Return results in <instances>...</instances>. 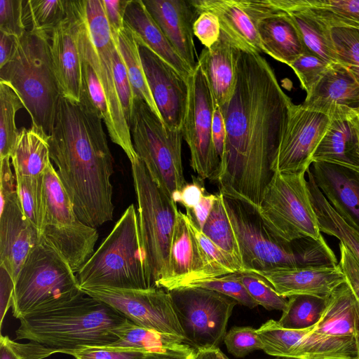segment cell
Wrapping results in <instances>:
<instances>
[{"label":"cell","instance_id":"1","mask_svg":"<svg viewBox=\"0 0 359 359\" xmlns=\"http://www.w3.org/2000/svg\"><path fill=\"white\" fill-rule=\"evenodd\" d=\"M292 104L267 61L240 50L233 93L220 107L226 147L215 180L219 192L259 208Z\"/></svg>","mask_w":359,"mask_h":359},{"label":"cell","instance_id":"2","mask_svg":"<svg viewBox=\"0 0 359 359\" xmlns=\"http://www.w3.org/2000/svg\"><path fill=\"white\" fill-rule=\"evenodd\" d=\"M102 119L87 99L61 95L49 135L50 156L80 220L97 228L113 219L114 160Z\"/></svg>","mask_w":359,"mask_h":359},{"label":"cell","instance_id":"3","mask_svg":"<svg viewBox=\"0 0 359 359\" xmlns=\"http://www.w3.org/2000/svg\"><path fill=\"white\" fill-rule=\"evenodd\" d=\"M127 319L102 301L86 293L52 310L20 320L18 340H27L53 353L86 347L107 346L118 339L116 331Z\"/></svg>","mask_w":359,"mask_h":359},{"label":"cell","instance_id":"4","mask_svg":"<svg viewBox=\"0 0 359 359\" xmlns=\"http://www.w3.org/2000/svg\"><path fill=\"white\" fill-rule=\"evenodd\" d=\"M222 196L238 244L243 271L338 264L323 236L318 239L304 237L283 241L270 232L254 205L240 198Z\"/></svg>","mask_w":359,"mask_h":359},{"label":"cell","instance_id":"5","mask_svg":"<svg viewBox=\"0 0 359 359\" xmlns=\"http://www.w3.org/2000/svg\"><path fill=\"white\" fill-rule=\"evenodd\" d=\"M50 36L27 30L15 39L13 53L0 68V82L11 86L30 115L32 126L48 136L61 91L50 51Z\"/></svg>","mask_w":359,"mask_h":359},{"label":"cell","instance_id":"6","mask_svg":"<svg viewBox=\"0 0 359 359\" xmlns=\"http://www.w3.org/2000/svg\"><path fill=\"white\" fill-rule=\"evenodd\" d=\"M76 278L81 290L152 287L133 204L126 208L109 234L76 273Z\"/></svg>","mask_w":359,"mask_h":359},{"label":"cell","instance_id":"7","mask_svg":"<svg viewBox=\"0 0 359 359\" xmlns=\"http://www.w3.org/2000/svg\"><path fill=\"white\" fill-rule=\"evenodd\" d=\"M83 293L67 261L41 240L14 282L13 315L20 320L62 306Z\"/></svg>","mask_w":359,"mask_h":359},{"label":"cell","instance_id":"8","mask_svg":"<svg viewBox=\"0 0 359 359\" xmlns=\"http://www.w3.org/2000/svg\"><path fill=\"white\" fill-rule=\"evenodd\" d=\"M130 163L147 273L152 287L163 288L169 273L170 248L179 210L138 157Z\"/></svg>","mask_w":359,"mask_h":359},{"label":"cell","instance_id":"9","mask_svg":"<svg viewBox=\"0 0 359 359\" xmlns=\"http://www.w3.org/2000/svg\"><path fill=\"white\" fill-rule=\"evenodd\" d=\"M130 131L135 151L153 180L175 203L186 185L182 130H170L142 100L135 99Z\"/></svg>","mask_w":359,"mask_h":359},{"label":"cell","instance_id":"10","mask_svg":"<svg viewBox=\"0 0 359 359\" xmlns=\"http://www.w3.org/2000/svg\"><path fill=\"white\" fill-rule=\"evenodd\" d=\"M43 184L41 240L55 248L77 273L95 252L97 229L80 220L52 163L45 171Z\"/></svg>","mask_w":359,"mask_h":359},{"label":"cell","instance_id":"11","mask_svg":"<svg viewBox=\"0 0 359 359\" xmlns=\"http://www.w3.org/2000/svg\"><path fill=\"white\" fill-rule=\"evenodd\" d=\"M305 173L274 172L257 208L270 232L285 242L322 236Z\"/></svg>","mask_w":359,"mask_h":359},{"label":"cell","instance_id":"12","mask_svg":"<svg viewBox=\"0 0 359 359\" xmlns=\"http://www.w3.org/2000/svg\"><path fill=\"white\" fill-rule=\"evenodd\" d=\"M169 292L184 334V342L196 351L218 348L238 302L200 287H180Z\"/></svg>","mask_w":359,"mask_h":359},{"label":"cell","instance_id":"13","mask_svg":"<svg viewBox=\"0 0 359 359\" xmlns=\"http://www.w3.org/2000/svg\"><path fill=\"white\" fill-rule=\"evenodd\" d=\"M187 81L189 99L182 133L190 150V165L203 180L215 181L219 167L212 138L215 100L198 63Z\"/></svg>","mask_w":359,"mask_h":359},{"label":"cell","instance_id":"14","mask_svg":"<svg viewBox=\"0 0 359 359\" xmlns=\"http://www.w3.org/2000/svg\"><path fill=\"white\" fill-rule=\"evenodd\" d=\"M82 291L114 308L136 325L184 339L172 297L164 288L100 287Z\"/></svg>","mask_w":359,"mask_h":359},{"label":"cell","instance_id":"15","mask_svg":"<svg viewBox=\"0 0 359 359\" xmlns=\"http://www.w3.org/2000/svg\"><path fill=\"white\" fill-rule=\"evenodd\" d=\"M332 120L292 104L279 147L272 163L273 172H306L312 155Z\"/></svg>","mask_w":359,"mask_h":359},{"label":"cell","instance_id":"16","mask_svg":"<svg viewBox=\"0 0 359 359\" xmlns=\"http://www.w3.org/2000/svg\"><path fill=\"white\" fill-rule=\"evenodd\" d=\"M137 42L147 81L164 124L170 130H182L189 99L188 81L147 46Z\"/></svg>","mask_w":359,"mask_h":359},{"label":"cell","instance_id":"17","mask_svg":"<svg viewBox=\"0 0 359 359\" xmlns=\"http://www.w3.org/2000/svg\"><path fill=\"white\" fill-rule=\"evenodd\" d=\"M228 274L205 254L186 219L177 212L169 254V273L163 288L168 291Z\"/></svg>","mask_w":359,"mask_h":359},{"label":"cell","instance_id":"18","mask_svg":"<svg viewBox=\"0 0 359 359\" xmlns=\"http://www.w3.org/2000/svg\"><path fill=\"white\" fill-rule=\"evenodd\" d=\"M198 14L209 11L219 18L221 31L241 50L263 53L257 22L266 15L264 0H189Z\"/></svg>","mask_w":359,"mask_h":359},{"label":"cell","instance_id":"19","mask_svg":"<svg viewBox=\"0 0 359 359\" xmlns=\"http://www.w3.org/2000/svg\"><path fill=\"white\" fill-rule=\"evenodd\" d=\"M0 196V267L6 270L15 282L41 238L22 212L17 189Z\"/></svg>","mask_w":359,"mask_h":359},{"label":"cell","instance_id":"20","mask_svg":"<svg viewBox=\"0 0 359 359\" xmlns=\"http://www.w3.org/2000/svg\"><path fill=\"white\" fill-rule=\"evenodd\" d=\"M50 51L62 95L80 101L82 68L76 1H67L66 17L51 34Z\"/></svg>","mask_w":359,"mask_h":359},{"label":"cell","instance_id":"21","mask_svg":"<svg viewBox=\"0 0 359 359\" xmlns=\"http://www.w3.org/2000/svg\"><path fill=\"white\" fill-rule=\"evenodd\" d=\"M264 278L276 292L285 298L306 294L329 298L341 284L346 282L339 265L304 267H278L250 271Z\"/></svg>","mask_w":359,"mask_h":359},{"label":"cell","instance_id":"22","mask_svg":"<svg viewBox=\"0 0 359 359\" xmlns=\"http://www.w3.org/2000/svg\"><path fill=\"white\" fill-rule=\"evenodd\" d=\"M302 104L332 121L346 120L351 109L359 104V85L347 67L332 63Z\"/></svg>","mask_w":359,"mask_h":359},{"label":"cell","instance_id":"23","mask_svg":"<svg viewBox=\"0 0 359 359\" xmlns=\"http://www.w3.org/2000/svg\"><path fill=\"white\" fill-rule=\"evenodd\" d=\"M143 2L179 55L194 71L198 58L193 27L198 14L189 0H143Z\"/></svg>","mask_w":359,"mask_h":359},{"label":"cell","instance_id":"24","mask_svg":"<svg viewBox=\"0 0 359 359\" xmlns=\"http://www.w3.org/2000/svg\"><path fill=\"white\" fill-rule=\"evenodd\" d=\"M312 170L316 185L334 210L359 233V170L315 162Z\"/></svg>","mask_w":359,"mask_h":359},{"label":"cell","instance_id":"25","mask_svg":"<svg viewBox=\"0 0 359 359\" xmlns=\"http://www.w3.org/2000/svg\"><path fill=\"white\" fill-rule=\"evenodd\" d=\"M240 50L222 31L217 41L204 48L198 63L207 77L216 103L222 107L232 97L236 82V62Z\"/></svg>","mask_w":359,"mask_h":359},{"label":"cell","instance_id":"26","mask_svg":"<svg viewBox=\"0 0 359 359\" xmlns=\"http://www.w3.org/2000/svg\"><path fill=\"white\" fill-rule=\"evenodd\" d=\"M123 20L133 31L137 41L147 46L188 80L194 71L168 40L143 0H128Z\"/></svg>","mask_w":359,"mask_h":359},{"label":"cell","instance_id":"27","mask_svg":"<svg viewBox=\"0 0 359 359\" xmlns=\"http://www.w3.org/2000/svg\"><path fill=\"white\" fill-rule=\"evenodd\" d=\"M263 53L288 66L306 49L289 15L282 11L257 22Z\"/></svg>","mask_w":359,"mask_h":359},{"label":"cell","instance_id":"28","mask_svg":"<svg viewBox=\"0 0 359 359\" xmlns=\"http://www.w3.org/2000/svg\"><path fill=\"white\" fill-rule=\"evenodd\" d=\"M15 177H41L51 163L49 136L35 126L22 128L11 154Z\"/></svg>","mask_w":359,"mask_h":359},{"label":"cell","instance_id":"29","mask_svg":"<svg viewBox=\"0 0 359 359\" xmlns=\"http://www.w3.org/2000/svg\"><path fill=\"white\" fill-rule=\"evenodd\" d=\"M271 1L289 15L306 49L328 63L339 64L331 28L305 10L292 5L290 0Z\"/></svg>","mask_w":359,"mask_h":359},{"label":"cell","instance_id":"30","mask_svg":"<svg viewBox=\"0 0 359 359\" xmlns=\"http://www.w3.org/2000/svg\"><path fill=\"white\" fill-rule=\"evenodd\" d=\"M312 163L325 162L359 170V147L348 120H333L316 148Z\"/></svg>","mask_w":359,"mask_h":359},{"label":"cell","instance_id":"31","mask_svg":"<svg viewBox=\"0 0 359 359\" xmlns=\"http://www.w3.org/2000/svg\"><path fill=\"white\" fill-rule=\"evenodd\" d=\"M118 339L109 347L151 352L190 353L196 351L184 339L135 325L128 320L116 331Z\"/></svg>","mask_w":359,"mask_h":359},{"label":"cell","instance_id":"32","mask_svg":"<svg viewBox=\"0 0 359 359\" xmlns=\"http://www.w3.org/2000/svg\"><path fill=\"white\" fill-rule=\"evenodd\" d=\"M306 172L310 199L320 232L338 238L359 262V233L334 210L316 185L311 171L309 169Z\"/></svg>","mask_w":359,"mask_h":359},{"label":"cell","instance_id":"33","mask_svg":"<svg viewBox=\"0 0 359 359\" xmlns=\"http://www.w3.org/2000/svg\"><path fill=\"white\" fill-rule=\"evenodd\" d=\"M115 41L126 65L135 99L146 102L163 121L149 87L140 57L139 45L133 31L124 24L123 29L120 31Z\"/></svg>","mask_w":359,"mask_h":359},{"label":"cell","instance_id":"34","mask_svg":"<svg viewBox=\"0 0 359 359\" xmlns=\"http://www.w3.org/2000/svg\"><path fill=\"white\" fill-rule=\"evenodd\" d=\"M330 28L359 29V0H290Z\"/></svg>","mask_w":359,"mask_h":359},{"label":"cell","instance_id":"35","mask_svg":"<svg viewBox=\"0 0 359 359\" xmlns=\"http://www.w3.org/2000/svg\"><path fill=\"white\" fill-rule=\"evenodd\" d=\"M328 298L299 294L288 297L287 305L277 321L283 328L305 330L315 326L321 319Z\"/></svg>","mask_w":359,"mask_h":359},{"label":"cell","instance_id":"36","mask_svg":"<svg viewBox=\"0 0 359 359\" xmlns=\"http://www.w3.org/2000/svg\"><path fill=\"white\" fill-rule=\"evenodd\" d=\"M201 231L243 271L238 244L227 217L222 194L219 192Z\"/></svg>","mask_w":359,"mask_h":359},{"label":"cell","instance_id":"37","mask_svg":"<svg viewBox=\"0 0 359 359\" xmlns=\"http://www.w3.org/2000/svg\"><path fill=\"white\" fill-rule=\"evenodd\" d=\"M24 105L15 90L0 82V159L10 157L20 131L15 123L16 114Z\"/></svg>","mask_w":359,"mask_h":359},{"label":"cell","instance_id":"38","mask_svg":"<svg viewBox=\"0 0 359 359\" xmlns=\"http://www.w3.org/2000/svg\"><path fill=\"white\" fill-rule=\"evenodd\" d=\"M67 1L28 0L25 1L26 23L29 22V30L51 36L53 30L65 18Z\"/></svg>","mask_w":359,"mask_h":359},{"label":"cell","instance_id":"39","mask_svg":"<svg viewBox=\"0 0 359 359\" xmlns=\"http://www.w3.org/2000/svg\"><path fill=\"white\" fill-rule=\"evenodd\" d=\"M63 353L75 359H195L197 351L165 353L102 346L86 347Z\"/></svg>","mask_w":359,"mask_h":359},{"label":"cell","instance_id":"40","mask_svg":"<svg viewBox=\"0 0 359 359\" xmlns=\"http://www.w3.org/2000/svg\"><path fill=\"white\" fill-rule=\"evenodd\" d=\"M43 177H15L17 192L22 212L39 233L44 210Z\"/></svg>","mask_w":359,"mask_h":359},{"label":"cell","instance_id":"41","mask_svg":"<svg viewBox=\"0 0 359 359\" xmlns=\"http://www.w3.org/2000/svg\"><path fill=\"white\" fill-rule=\"evenodd\" d=\"M233 275L258 305L269 311H283L285 308L287 302L286 298L280 296L270 283L259 275L250 271H238Z\"/></svg>","mask_w":359,"mask_h":359},{"label":"cell","instance_id":"42","mask_svg":"<svg viewBox=\"0 0 359 359\" xmlns=\"http://www.w3.org/2000/svg\"><path fill=\"white\" fill-rule=\"evenodd\" d=\"M330 65L306 49L290 67L297 76L302 88L309 94L325 74Z\"/></svg>","mask_w":359,"mask_h":359},{"label":"cell","instance_id":"43","mask_svg":"<svg viewBox=\"0 0 359 359\" xmlns=\"http://www.w3.org/2000/svg\"><path fill=\"white\" fill-rule=\"evenodd\" d=\"M186 286L200 287L217 291L233 299L238 304L250 309H254L258 306L233 273L194 281Z\"/></svg>","mask_w":359,"mask_h":359},{"label":"cell","instance_id":"44","mask_svg":"<svg viewBox=\"0 0 359 359\" xmlns=\"http://www.w3.org/2000/svg\"><path fill=\"white\" fill-rule=\"evenodd\" d=\"M224 342L229 353L236 358H243L264 348L257 330L250 326L233 327L226 334Z\"/></svg>","mask_w":359,"mask_h":359},{"label":"cell","instance_id":"45","mask_svg":"<svg viewBox=\"0 0 359 359\" xmlns=\"http://www.w3.org/2000/svg\"><path fill=\"white\" fill-rule=\"evenodd\" d=\"M332 35L339 64L359 67V29L334 28L332 29Z\"/></svg>","mask_w":359,"mask_h":359},{"label":"cell","instance_id":"46","mask_svg":"<svg viewBox=\"0 0 359 359\" xmlns=\"http://www.w3.org/2000/svg\"><path fill=\"white\" fill-rule=\"evenodd\" d=\"M25 1H0V32L19 39L27 30Z\"/></svg>","mask_w":359,"mask_h":359},{"label":"cell","instance_id":"47","mask_svg":"<svg viewBox=\"0 0 359 359\" xmlns=\"http://www.w3.org/2000/svg\"><path fill=\"white\" fill-rule=\"evenodd\" d=\"M185 215L203 251L217 266L225 271L228 274L242 271L241 269L227 254L202 232L195 222L190 210H187Z\"/></svg>","mask_w":359,"mask_h":359},{"label":"cell","instance_id":"48","mask_svg":"<svg viewBox=\"0 0 359 359\" xmlns=\"http://www.w3.org/2000/svg\"><path fill=\"white\" fill-rule=\"evenodd\" d=\"M112 62L116 87L125 117L129 125L135 97L126 65L116 42L113 50Z\"/></svg>","mask_w":359,"mask_h":359},{"label":"cell","instance_id":"49","mask_svg":"<svg viewBox=\"0 0 359 359\" xmlns=\"http://www.w3.org/2000/svg\"><path fill=\"white\" fill-rule=\"evenodd\" d=\"M53 354L50 349L36 343H18L1 335L0 359H43Z\"/></svg>","mask_w":359,"mask_h":359},{"label":"cell","instance_id":"50","mask_svg":"<svg viewBox=\"0 0 359 359\" xmlns=\"http://www.w3.org/2000/svg\"><path fill=\"white\" fill-rule=\"evenodd\" d=\"M194 34L205 48L212 46L219 38L221 27L218 17L213 13L204 11L199 13L193 27Z\"/></svg>","mask_w":359,"mask_h":359},{"label":"cell","instance_id":"51","mask_svg":"<svg viewBox=\"0 0 359 359\" xmlns=\"http://www.w3.org/2000/svg\"><path fill=\"white\" fill-rule=\"evenodd\" d=\"M340 260L338 264L345 274L346 283L359 302V262L341 243L339 244Z\"/></svg>","mask_w":359,"mask_h":359},{"label":"cell","instance_id":"52","mask_svg":"<svg viewBox=\"0 0 359 359\" xmlns=\"http://www.w3.org/2000/svg\"><path fill=\"white\" fill-rule=\"evenodd\" d=\"M127 2L128 0H103L105 15L114 41L124 27L123 17Z\"/></svg>","mask_w":359,"mask_h":359},{"label":"cell","instance_id":"53","mask_svg":"<svg viewBox=\"0 0 359 359\" xmlns=\"http://www.w3.org/2000/svg\"><path fill=\"white\" fill-rule=\"evenodd\" d=\"M212 138L215 153L219 161L220 166L224 161L225 154L226 128L221 108L215 101L212 119Z\"/></svg>","mask_w":359,"mask_h":359},{"label":"cell","instance_id":"54","mask_svg":"<svg viewBox=\"0 0 359 359\" xmlns=\"http://www.w3.org/2000/svg\"><path fill=\"white\" fill-rule=\"evenodd\" d=\"M203 181L199 177L197 178L192 177V182L187 183L182 188L179 203L185 208L186 210L191 211L205 195V188Z\"/></svg>","mask_w":359,"mask_h":359},{"label":"cell","instance_id":"55","mask_svg":"<svg viewBox=\"0 0 359 359\" xmlns=\"http://www.w3.org/2000/svg\"><path fill=\"white\" fill-rule=\"evenodd\" d=\"M1 269V326L4 317L8 309L12 306L14 282L9 273L4 268Z\"/></svg>","mask_w":359,"mask_h":359},{"label":"cell","instance_id":"56","mask_svg":"<svg viewBox=\"0 0 359 359\" xmlns=\"http://www.w3.org/2000/svg\"><path fill=\"white\" fill-rule=\"evenodd\" d=\"M216 198L217 194H205L191 211L195 222L201 230H202L211 212Z\"/></svg>","mask_w":359,"mask_h":359},{"label":"cell","instance_id":"57","mask_svg":"<svg viewBox=\"0 0 359 359\" xmlns=\"http://www.w3.org/2000/svg\"><path fill=\"white\" fill-rule=\"evenodd\" d=\"M15 39L0 32V68L9 60L14 49Z\"/></svg>","mask_w":359,"mask_h":359},{"label":"cell","instance_id":"58","mask_svg":"<svg viewBox=\"0 0 359 359\" xmlns=\"http://www.w3.org/2000/svg\"><path fill=\"white\" fill-rule=\"evenodd\" d=\"M195 359H229L219 348L198 351Z\"/></svg>","mask_w":359,"mask_h":359},{"label":"cell","instance_id":"59","mask_svg":"<svg viewBox=\"0 0 359 359\" xmlns=\"http://www.w3.org/2000/svg\"><path fill=\"white\" fill-rule=\"evenodd\" d=\"M352 125L356 136L359 147V106L357 105L351 109L349 114L347 116V119Z\"/></svg>","mask_w":359,"mask_h":359},{"label":"cell","instance_id":"60","mask_svg":"<svg viewBox=\"0 0 359 359\" xmlns=\"http://www.w3.org/2000/svg\"><path fill=\"white\" fill-rule=\"evenodd\" d=\"M355 336L359 352V302H358L357 313H356V323H355Z\"/></svg>","mask_w":359,"mask_h":359},{"label":"cell","instance_id":"61","mask_svg":"<svg viewBox=\"0 0 359 359\" xmlns=\"http://www.w3.org/2000/svg\"><path fill=\"white\" fill-rule=\"evenodd\" d=\"M353 77L359 85V67H347Z\"/></svg>","mask_w":359,"mask_h":359},{"label":"cell","instance_id":"62","mask_svg":"<svg viewBox=\"0 0 359 359\" xmlns=\"http://www.w3.org/2000/svg\"><path fill=\"white\" fill-rule=\"evenodd\" d=\"M280 359H303V358H281Z\"/></svg>","mask_w":359,"mask_h":359},{"label":"cell","instance_id":"63","mask_svg":"<svg viewBox=\"0 0 359 359\" xmlns=\"http://www.w3.org/2000/svg\"></svg>","mask_w":359,"mask_h":359}]
</instances>
